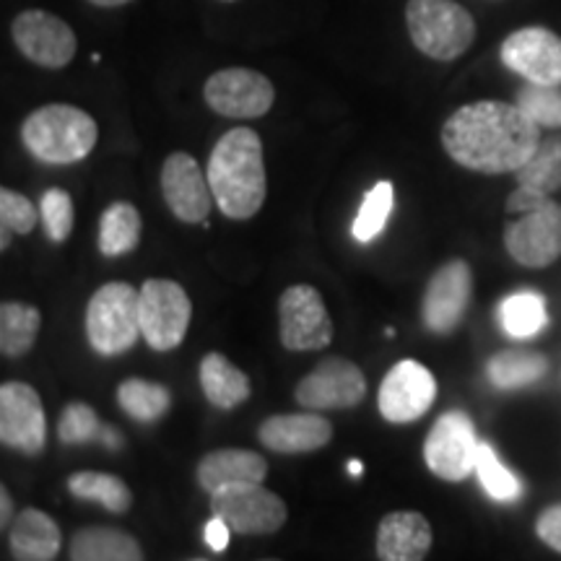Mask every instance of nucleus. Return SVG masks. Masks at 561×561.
Masks as SVG:
<instances>
[{"instance_id":"obj_21","label":"nucleus","mask_w":561,"mask_h":561,"mask_svg":"<svg viewBox=\"0 0 561 561\" xmlns=\"http://www.w3.org/2000/svg\"><path fill=\"white\" fill-rule=\"evenodd\" d=\"M265 476H268V462L263 455L240 450V447H224V450L203 455L195 471L201 489L208 494L231 483H263Z\"/></svg>"},{"instance_id":"obj_19","label":"nucleus","mask_w":561,"mask_h":561,"mask_svg":"<svg viewBox=\"0 0 561 561\" xmlns=\"http://www.w3.org/2000/svg\"><path fill=\"white\" fill-rule=\"evenodd\" d=\"M257 439L273 453L301 455L322 450L333 439V424L318 411L268 416L257 430Z\"/></svg>"},{"instance_id":"obj_41","label":"nucleus","mask_w":561,"mask_h":561,"mask_svg":"<svg viewBox=\"0 0 561 561\" xmlns=\"http://www.w3.org/2000/svg\"><path fill=\"white\" fill-rule=\"evenodd\" d=\"M91 5H100V9H121V5H128L133 0H87Z\"/></svg>"},{"instance_id":"obj_8","label":"nucleus","mask_w":561,"mask_h":561,"mask_svg":"<svg viewBox=\"0 0 561 561\" xmlns=\"http://www.w3.org/2000/svg\"><path fill=\"white\" fill-rule=\"evenodd\" d=\"M504 250L525 268H549L561 257V206L543 198L504 227Z\"/></svg>"},{"instance_id":"obj_35","label":"nucleus","mask_w":561,"mask_h":561,"mask_svg":"<svg viewBox=\"0 0 561 561\" xmlns=\"http://www.w3.org/2000/svg\"><path fill=\"white\" fill-rule=\"evenodd\" d=\"M39 216L45 224L47 240L66 242L68 234L73 231V201L60 187H50L39 201Z\"/></svg>"},{"instance_id":"obj_26","label":"nucleus","mask_w":561,"mask_h":561,"mask_svg":"<svg viewBox=\"0 0 561 561\" xmlns=\"http://www.w3.org/2000/svg\"><path fill=\"white\" fill-rule=\"evenodd\" d=\"M140 221L138 208L128 201H117L104 208L100 219V252L104 257L128 255L140 242Z\"/></svg>"},{"instance_id":"obj_16","label":"nucleus","mask_w":561,"mask_h":561,"mask_svg":"<svg viewBox=\"0 0 561 561\" xmlns=\"http://www.w3.org/2000/svg\"><path fill=\"white\" fill-rule=\"evenodd\" d=\"M502 62L538 87H561V37L546 26H523L502 42Z\"/></svg>"},{"instance_id":"obj_32","label":"nucleus","mask_w":561,"mask_h":561,"mask_svg":"<svg viewBox=\"0 0 561 561\" xmlns=\"http://www.w3.org/2000/svg\"><path fill=\"white\" fill-rule=\"evenodd\" d=\"M476 473H479V481L486 494L494 502L512 504L523 496V483L515 473L507 471L502 466L500 455H496L494 447L489 442H481L479 445V458H476Z\"/></svg>"},{"instance_id":"obj_22","label":"nucleus","mask_w":561,"mask_h":561,"mask_svg":"<svg viewBox=\"0 0 561 561\" xmlns=\"http://www.w3.org/2000/svg\"><path fill=\"white\" fill-rule=\"evenodd\" d=\"M11 557L16 561H55L62 536L58 523L42 510H24L11 525Z\"/></svg>"},{"instance_id":"obj_27","label":"nucleus","mask_w":561,"mask_h":561,"mask_svg":"<svg viewBox=\"0 0 561 561\" xmlns=\"http://www.w3.org/2000/svg\"><path fill=\"white\" fill-rule=\"evenodd\" d=\"M42 314L37 307L24 301H3L0 307V351L9 359L26 356L37 341Z\"/></svg>"},{"instance_id":"obj_29","label":"nucleus","mask_w":561,"mask_h":561,"mask_svg":"<svg viewBox=\"0 0 561 561\" xmlns=\"http://www.w3.org/2000/svg\"><path fill=\"white\" fill-rule=\"evenodd\" d=\"M515 178L517 185L528 187V191L538 195H546V198H551V193L561 191V133L541 138L538 149L515 172Z\"/></svg>"},{"instance_id":"obj_28","label":"nucleus","mask_w":561,"mask_h":561,"mask_svg":"<svg viewBox=\"0 0 561 561\" xmlns=\"http://www.w3.org/2000/svg\"><path fill=\"white\" fill-rule=\"evenodd\" d=\"M68 491L76 500L96 502L107 512L125 515L133 504V491L128 489L121 476L102 473V471H81L68 479Z\"/></svg>"},{"instance_id":"obj_30","label":"nucleus","mask_w":561,"mask_h":561,"mask_svg":"<svg viewBox=\"0 0 561 561\" xmlns=\"http://www.w3.org/2000/svg\"><path fill=\"white\" fill-rule=\"evenodd\" d=\"M500 322L504 333H510L512 339H533L549 322L546 299L538 291L510 294L500 305Z\"/></svg>"},{"instance_id":"obj_24","label":"nucleus","mask_w":561,"mask_h":561,"mask_svg":"<svg viewBox=\"0 0 561 561\" xmlns=\"http://www.w3.org/2000/svg\"><path fill=\"white\" fill-rule=\"evenodd\" d=\"M201 388L216 409H237L250 398V377L234 367L224 354H206L201 362Z\"/></svg>"},{"instance_id":"obj_40","label":"nucleus","mask_w":561,"mask_h":561,"mask_svg":"<svg viewBox=\"0 0 561 561\" xmlns=\"http://www.w3.org/2000/svg\"><path fill=\"white\" fill-rule=\"evenodd\" d=\"M11 512H13V502L9 489H0V525H9L11 520Z\"/></svg>"},{"instance_id":"obj_6","label":"nucleus","mask_w":561,"mask_h":561,"mask_svg":"<svg viewBox=\"0 0 561 561\" xmlns=\"http://www.w3.org/2000/svg\"><path fill=\"white\" fill-rule=\"evenodd\" d=\"M140 335L153 351H172L185 341L193 301L178 280L149 278L138 294Z\"/></svg>"},{"instance_id":"obj_34","label":"nucleus","mask_w":561,"mask_h":561,"mask_svg":"<svg viewBox=\"0 0 561 561\" xmlns=\"http://www.w3.org/2000/svg\"><path fill=\"white\" fill-rule=\"evenodd\" d=\"M515 104L538 125V128H561V87L525 83V87L517 91Z\"/></svg>"},{"instance_id":"obj_42","label":"nucleus","mask_w":561,"mask_h":561,"mask_svg":"<svg viewBox=\"0 0 561 561\" xmlns=\"http://www.w3.org/2000/svg\"><path fill=\"white\" fill-rule=\"evenodd\" d=\"M102 437L107 439V447H121V442H115V439H121V434H117V432L102 430Z\"/></svg>"},{"instance_id":"obj_43","label":"nucleus","mask_w":561,"mask_h":561,"mask_svg":"<svg viewBox=\"0 0 561 561\" xmlns=\"http://www.w3.org/2000/svg\"><path fill=\"white\" fill-rule=\"evenodd\" d=\"M0 234H3V237H0V248L9 250V242H11V229H9V227H0Z\"/></svg>"},{"instance_id":"obj_2","label":"nucleus","mask_w":561,"mask_h":561,"mask_svg":"<svg viewBox=\"0 0 561 561\" xmlns=\"http://www.w3.org/2000/svg\"><path fill=\"white\" fill-rule=\"evenodd\" d=\"M206 174L216 206L227 219H252L268 195L261 136L252 128L224 133L210 151Z\"/></svg>"},{"instance_id":"obj_46","label":"nucleus","mask_w":561,"mask_h":561,"mask_svg":"<svg viewBox=\"0 0 561 561\" xmlns=\"http://www.w3.org/2000/svg\"><path fill=\"white\" fill-rule=\"evenodd\" d=\"M224 3H234V0H224Z\"/></svg>"},{"instance_id":"obj_15","label":"nucleus","mask_w":561,"mask_h":561,"mask_svg":"<svg viewBox=\"0 0 561 561\" xmlns=\"http://www.w3.org/2000/svg\"><path fill=\"white\" fill-rule=\"evenodd\" d=\"M0 442L24 455H39L45 450V405L32 385L5 382L0 388Z\"/></svg>"},{"instance_id":"obj_25","label":"nucleus","mask_w":561,"mask_h":561,"mask_svg":"<svg viewBox=\"0 0 561 561\" xmlns=\"http://www.w3.org/2000/svg\"><path fill=\"white\" fill-rule=\"evenodd\" d=\"M549 371V359L538 351L510 348L494 354L486 364L489 382L500 390H520L543 380Z\"/></svg>"},{"instance_id":"obj_13","label":"nucleus","mask_w":561,"mask_h":561,"mask_svg":"<svg viewBox=\"0 0 561 561\" xmlns=\"http://www.w3.org/2000/svg\"><path fill=\"white\" fill-rule=\"evenodd\" d=\"M367 396V377L354 362L343 356H328L305 375L294 390L301 409L310 411H339L354 409Z\"/></svg>"},{"instance_id":"obj_39","label":"nucleus","mask_w":561,"mask_h":561,"mask_svg":"<svg viewBox=\"0 0 561 561\" xmlns=\"http://www.w3.org/2000/svg\"><path fill=\"white\" fill-rule=\"evenodd\" d=\"M229 533H231L229 525L224 523L221 517L214 515V520H210V523L206 525V543H208L210 549H214L216 553L227 551V546H229Z\"/></svg>"},{"instance_id":"obj_11","label":"nucleus","mask_w":561,"mask_h":561,"mask_svg":"<svg viewBox=\"0 0 561 561\" xmlns=\"http://www.w3.org/2000/svg\"><path fill=\"white\" fill-rule=\"evenodd\" d=\"M278 335L289 351H322L333 341V320L320 291L289 286L278 299Z\"/></svg>"},{"instance_id":"obj_3","label":"nucleus","mask_w":561,"mask_h":561,"mask_svg":"<svg viewBox=\"0 0 561 561\" xmlns=\"http://www.w3.org/2000/svg\"><path fill=\"white\" fill-rule=\"evenodd\" d=\"M26 151L42 164L66 167L87 159L100 140L94 117L73 104H45L21 125Z\"/></svg>"},{"instance_id":"obj_12","label":"nucleus","mask_w":561,"mask_h":561,"mask_svg":"<svg viewBox=\"0 0 561 561\" xmlns=\"http://www.w3.org/2000/svg\"><path fill=\"white\" fill-rule=\"evenodd\" d=\"M11 37L26 60L50 70L66 68L79 50V39L68 21L42 9L21 11L11 24Z\"/></svg>"},{"instance_id":"obj_17","label":"nucleus","mask_w":561,"mask_h":561,"mask_svg":"<svg viewBox=\"0 0 561 561\" xmlns=\"http://www.w3.org/2000/svg\"><path fill=\"white\" fill-rule=\"evenodd\" d=\"M437 398V380L424 364L403 359L392 367L380 385L377 405L390 424H411L432 409Z\"/></svg>"},{"instance_id":"obj_1","label":"nucleus","mask_w":561,"mask_h":561,"mask_svg":"<svg viewBox=\"0 0 561 561\" xmlns=\"http://www.w3.org/2000/svg\"><path fill=\"white\" fill-rule=\"evenodd\" d=\"M541 144V128L517 104H462L442 125V146L460 167L481 174L517 172Z\"/></svg>"},{"instance_id":"obj_23","label":"nucleus","mask_w":561,"mask_h":561,"mask_svg":"<svg viewBox=\"0 0 561 561\" xmlns=\"http://www.w3.org/2000/svg\"><path fill=\"white\" fill-rule=\"evenodd\" d=\"M70 561H144V549L130 533L94 525L73 533Z\"/></svg>"},{"instance_id":"obj_44","label":"nucleus","mask_w":561,"mask_h":561,"mask_svg":"<svg viewBox=\"0 0 561 561\" xmlns=\"http://www.w3.org/2000/svg\"><path fill=\"white\" fill-rule=\"evenodd\" d=\"M348 473L351 476H362L364 473V466L359 460H348Z\"/></svg>"},{"instance_id":"obj_33","label":"nucleus","mask_w":561,"mask_h":561,"mask_svg":"<svg viewBox=\"0 0 561 561\" xmlns=\"http://www.w3.org/2000/svg\"><path fill=\"white\" fill-rule=\"evenodd\" d=\"M392 203H396V187H392V182H377L367 193V198H364L359 214L354 219V227H351L356 242H371L375 237L382 234V229L388 227V219L392 214Z\"/></svg>"},{"instance_id":"obj_4","label":"nucleus","mask_w":561,"mask_h":561,"mask_svg":"<svg viewBox=\"0 0 561 561\" xmlns=\"http://www.w3.org/2000/svg\"><path fill=\"white\" fill-rule=\"evenodd\" d=\"M405 26L416 50L439 62L458 60L476 39V21L458 0H409Z\"/></svg>"},{"instance_id":"obj_5","label":"nucleus","mask_w":561,"mask_h":561,"mask_svg":"<svg viewBox=\"0 0 561 561\" xmlns=\"http://www.w3.org/2000/svg\"><path fill=\"white\" fill-rule=\"evenodd\" d=\"M138 294L125 280H112L94 291L87 307L89 346L102 356H121L140 335Z\"/></svg>"},{"instance_id":"obj_18","label":"nucleus","mask_w":561,"mask_h":561,"mask_svg":"<svg viewBox=\"0 0 561 561\" xmlns=\"http://www.w3.org/2000/svg\"><path fill=\"white\" fill-rule=\"evenodd\" d=\"M161 195L172 214L185 224H206L216 203L208 174L185 151L170 153L161 164Z\"/></svg>"},{"instance_id":"obj_9","label":"nucleus","mask_w":561,"mask_h":561,"mask_svg":"<svg viewBox=\"0 0 561 561\" xmlns=\"http://www.w3.org/2000/svg\"><path fill=\"white\" fill-rule=\"evenodd\" d=\"M203 100L216 115L231 121H257L268 115L276 102V87L268 76L252 68H224L208 76Z\"/></svg>"},{"instance_id":"obj_38","label":"nucleus","mask_w":561,"mask_h":561,"mask_svg":"<svg viewBox=\"0 0 561 561\" xmlns=\"http://www.w3.org/2000/svg\"><path fill=\"white\" fill-rule=\"evenodd\" d=\"M536 536L549 546L551 551L561 553V502L546 507L536 520Z\"/></svg>"},{"instance_id":"obj_31","label":"nucleus","mask_w":561,"mask_h":561,"mask_svg":"<svg viewBox=\"0 0 561 561\" xmlns=\"http://www.w3.org/2000/svg\"><path fill=\"white\" fill-rule=\"evenodd\" d=\"M117 403L130 419L151 424L170 411L172 396L164 385L144 380V377H128L117 388Z\"/></svg>"},{"instance_id":"obj_37","label":"nucleus","mask_w":561,"mask_h":561,"mask_svg":"<svg viewBox=\"0 0 561 561\" xmlns=\"http://www.w3.org/2000/svg\"><path fill=\"white\" fill-rule=\"evenodd\" d=\"M37 208L32 206V201L26 195L9 191V187L0 191V221H3V227L16 231V234H30L37 227Z\"/></svg>"},{"instance_id":"obj_10","label":"nucleus","mask_w":561,"mask_h":561,"mask_svg":"<svg viewBox=\"0 0 561 561\" xmlns=\"http://www.w3.org/2000/svg\"><path fill=\"white\" fill-rule=\"evenodd\" d=\"M479 437L468 413L450 411L434 421L432 432L424 442L426 468L442 481H466L476 471L479 458Z\"/></svg>"},{"instance_id":"obj_45","label":"nucleus","mask_w":561,"mask_h":561,"mask_svg":"<svg viewBox=\"0 0 561 561\" xmlns=\"http://www.w3.org/2000/svg\"><path fill=\"white\" fill-rule=\"evenodd\" d=\"M261 561H278V559H261Z\"/></svg>"},{"instance_id":"obj_14","label":"nucleus","mask_w":561,"mask_h":561,"mask_svg":"<svg viewBox=\"0 0 561 561\" xmlns=\"http://www.w3.org/2000/svg\"><path fill=\"white\" fill-rule=\"evenodd\" d=\"M473 273L466 261H450L434 271L421 301V318L426 331L434 335H447L460 325L471 307Z\"/></svg>"},{"instance_id":"obj_7","label":"nucleus","mask_w":561,"mask_h":561,"mask_svg":"<svg viewBox=\"0 0 561 561\" xmlns=\"http://www.w3.org/2000/svg\"><path fill=\"white\" fill-rule=\"evenodd\" d=\"M210 510L240 536H271L289 517L286 502L263 483H231L214 491Z\"/></svg>"},{"instance_id":"obj_36","label":"nucleus","mask_w":561,"mask_h":561,"mask_svg":"<svg viewBox=\"0 0 561 561\" xmlns=\"http://www.w3.org/2000/svg\"><path fill=\"white\" fill-rule=\"evenodd\" d=\"M102 434V424L96 413L87 403H70L60 413L58 437L66 445H83V442L96 439Z\"/></svg>"},{"instance_id":"obj_20","label":"nucleus","mask_w":561,"mask_h":561,"mask_svg":"<svg viewBox=\"0 0 561 561\" xmlns=\"http://www.w3.org/2000/svg\"><path fill=\"white\" fill-rule=\"evenodd\" d=\"M434 533L421 512H390L377 528V559L380 561H424L432 551Z\"/></svg>"}]
</instances>
